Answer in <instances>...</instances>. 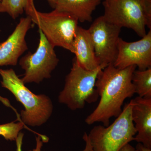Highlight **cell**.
I'll return each mask as SVG.
<instances>
[{
	"label": "cell",
	"mask_w": 151,
	"mask_h": 151,
	"mask_svg": "<svg viewBox=\"0 0 151 151\" xmlns=\"http://www.w3.org/2000/svg\"><path fill=\"white\" fill-rule=\"evenodd\" d=\"M136 68L134 65L119 69L111 64L100 71L95 85L100 102L85 119L86 124L100 122L104 127H108L112 117L116 118L120 115L124 101L135 94L132 78Z\"/></svg>",
	"instance_id": "cell-1"
},
{
	"label": "cell",
	"mask_w": 151,
	"mask_h": 151,
	"mask_svg": "<svg viewBox=\"0 0 151 151\" xmlns=\"http://www.w3.org/2000/svg\"><path fill=\"white\" fill-rule=\"evenodd\" d=\"M1 86L12 92L24 109L21 111L22 122L26 125L36 127L46 123L51 116L53 105L50 98L45 94H36L32 92L12 68H0Z\"/></svg>",
	"instance_id": "cell-2"
},
{
	"label": "cell",
	"mask_w": 151,
	"mask_h": 151,
	"mask_svg": "<svg viewBox=\"0 0 151 151\" xmlns=\"http://www.w3.org/2000/svg\"><path fill=\"white\" fill-rule=\"evenodd\" d=\"M24 12L37 26L53 47H59L73 52V42L78 21L68 13L53 10L42 12L36 9L34 0H30Z\"/></svg>",
	"instance_id": "cell-3"
},
{
	"label": "cell",
	"mask_w": 151,
	"mask_h": 151,
	"mask_svg": "<svg viewBox=\"0 0 151 151\" xmlns=\"http://www.w3.org/2000/svg\"><path fill=\"white\" fill-rule=\"evenodd\" d=\"M106 66L100 65L94 70H86L74 58L70 72L65 77L64 88L58 96L59 103L75 111L84 108L86 103L97 101L99 95L95 83L98 74Z\"/></svg>",
	"instance_id": "cell-4"
},
{
	"label": "cell",
	"mask_w": 151,
	"mask_h": 151,
	"mask_svg": "<svg viewBox=\"0 0 151 151\" xmlns=\"http://www.w3.org/2000/svg\"><path fill=\"white\" fill-rule=\"evenodd\" d=\"M132 102L125 105L122 113L111 125H98L90 131L88 138L92 151H120L134 141L137 134L132 116Z\"/></svg>",
	"instance_id": "cell-5"
},
{
	"label": "cell",
	"mask_w": 151,
	"mask_h": 151,
	"mask_svg": "<svg viewBox=\"0 0 151 151\" xmlns=\"http://www.w3.org/2000/svg\"><path fill=\"white\" fill-rule=\"evenodd\" d=\"M105 18L120 27L131 29L142 37L151 28V0H104Z\"/></svg>",
	"instance_id": "cell-6"
},
{
	"label": "cell",
	"mask_w": 151,
	"mask_h": 151,
	"mask_svg": "<svg viewBox=\"0 0 151 151\" xmlns=\"http://www.w3.org/2000/svg\"><path fill=\"white\" fill-rule=\"evenodd\" d=\"M39 43L35 52H29L19 61V64L25 73L22 81L25 84H40L44 79L50 78L51 73L58 65L54 47L49 43L40 29Z\"/></svg>",
	"instance_id": "cell-7"
},
{
	"label": "cell",
	"mask_w": 151,
	"mask_h": 151,
	"mask_svg": "<svg viewBox=\"0 0 151 151\" xmlns=\"http://www.w3.org/2000/svg\"><path fill=\"white\" fill-rule=\"evenodd\" d=\"M121 29L103 15L95 19L88 29L100 65L107 66L115 62Z\"/></svg>",
	"instance_id": "cell-8"
},
{
	"label": "cell",
	"mask_w": 151,
	"mask_h": 151,
	"mask_svg": "<svg viewBox=\"0 0 151 151\" xmlns=\"http://www.w3.org/2000/svg\"><path fill=\"white\" fill-rule=\"evenodd\" d=\"M113 65L119 69L134 65L139 70L151 67V29L137 41L128 42L120 38L118 54Z\"/></svg>",
	"instance_id": "cell-9"
},
{
	"label": "cell",
	"mask_w": 151,
	"mask_h": 151,
	"mask_svg": "<svg viewBox=\"0 0 151 151\" xmlns=\"http://www.w3.org/2000/svg\"><path fill=\"white\" fill-rule=\"evenodd\" d=\"M32 25L29 16L21 18L13 32L0 42V66L17 65L19 58L28 49L26 36Z\"/></svg>",
	"instance_id": "cell-10"
},
{
	"label": "cell",
	"mask_w": 151,
	"mask_h": 151,
	"mask_svg": "<svg viewBox=\"0 0 151 151\" xmlns=\"http://www.w3.org/2000/svg\"><path fill=\"white\" fill-rule=\"evenodd\" d=\"M131 101L132 121L137 131L134 141L151 148V98L138 96Z\"/></svg>",
	"instance_id": "cell-11"
},
{
	"label": "cell",
	"mask_w": 151,
	"mask_h": 151,
	"mask_svg": "<svg viewBox=\"0 0 151 151\" xmlns=\"http://www.w3.org/2000/svg\"><path fill=\"white\" fill-rule=\"evenodd\" d=\"M75 59L81 67L93 70L100 66L88 29L78 26L73 42Z\"/></svg>",
	"instance_id": "cell-12"
},
{
	"label": "cell",
	"mask_w": 151,
	"mask_h": 151,
	"mask_svg": "<svg viewBox=\"0 0 151 151\" xmlns=\"http://www.w3.org/2000/svg\"><path fill=\"white\" fill-rule=\"evenodd\" d=\"M102 0H58L55 9L73 15L78 22L92 21L93 12Z\"/></svg>",
	"instance_id": "cell-13"
},
{
	"label": "cell",
	"mask_w": 151,
	"mask_h": 151,
	"mask_svg": "<svg viewBox=\"0 0 151 151\" xmlns=\"http://www.w3.org/2000/svg\"><path fill=\"white\" fill-rule=\"evenodd\" d=\"M132 81L135 93L139 97L151 98V67L144 70H135Z\"/></svg>",
	"instance_id": "cell-14"
},
{
	"label": "cell",
	"mask_w": 151,
	"mask_h": 151,
	"mask_svg": "<svg viewBox=\"0 0 151 151\" xmlns=\"http://www.w3.org/2000/svg\"><path fill=\"white\" fill-rule=\"evenodd\" d=\"M30 0H2L0 13L8 14L13 19L22 14Z\"/></svg>",
	"instance_id": "cell-15"
},
{
	"label": "cell",
	"mask_w": 151,
	"mask_h": 151,
	"mask_svg": "<svg viewBox=\"0 0 151 151\" xmlns=\"http://www.w3.org/2000/svg\"><path fill=\"white\" fill-rule=\"evenodd\" d=\"M32 131L22 122L15 123L14 122L0 125V135L7 140L15 141L19 133L24 127Z\"/></svg>",
	"instance_id": "cell-16"
},
{
	"label": "cell",
	"mask_w": 151,
	"mask_h": 151,
	"mask_svg": "<svg viewBox=\"0 0 151 151\" xmlns=\"http://www.w3.org/2000/svg\"><path fill=\"white\" fill-rule=\"evenodd\" d=\"M83 139L85 141L86 145H85V148L82 151H92V147L88 139V136L86 133L84 134ZM36 146L35 148L33 149L32 150L29 151H41L43 142L40 136H38L36 138Z\"/></svg>",
	"instance_id": "cell-17"
},
{
	"label": "cell",
	"mask_w": 151,
	"mask_h": 151,
	"mask_svg": "<svg viewBox=\"0 0 151 151\" xmlns=\"http://www.w3.org/2000/svg\"><path fill=\"white\" fill-rule=\"evenodd\" d=\"M0 101H1V103H2L4 105L6 106V107L12 108V109L15 112V113H16L17 117V120H18L19 121V122H22L21 119L19 114V113L17 112V110L15 109V108H14V107L11 105V103H10L8 99L0 96Z\"/></svg>",
	"instance_id": "cell-18"
},
{
	"label": "cell",
	"mask_w": 151,
	"mask_h": 151,
	"mask_svg": "<svg viewBox=\"0 0 151 151\" xmlns=\"http://www.w3.org/2000/svg\"><path fill=\"white\" fill-rule=\"evenodd\" d=\"M23 133L20 132L18 137H17L16 142L17 150L16 151H22V145L23 139Z\"/></svg>",
	"instance_id": "cell-19"
},
{
	"label": "cell",
	"mask_w": 151,
	"mask_h": 151,
	"mask_svg": "<svg viewBox=\"0 0 151 151\" xmlns=\"http://www.w3.org/2000/svg\"><path fill=\"white\" fill-rule=\"evenodd\" d=\"M134 151H151V148L146 147L142 143H138L135 148Z\"/></svg>",
	"instance_id": "cell-20"
},
{
	"label": "cell",
	"mask_w": 151,
	"mask_h": 151,
	"mask_svg": "<svg viewBox=\"0 0 151 151\" xmlns=\"http://www.w3.org/2000/svg\"><path fill=\"white\" fill-rule=\"evenodd\" d=\"M135 148L129 143L123 147L120 151H134Z\"/></svg>",
	"instance_id": "cell-21"
},
{
	"label": "cell",
	"mask_w": 151,
	"mask_h": 151,
	"mask_svg": "<svg viewBox=\"0 0 151 151\" xmlns=\"http://www.w3.org/2000/svg\"><path fill=\"white\" fill-rule=\"evenodd\" d=\"M46 1L48 2V4H49L50 6L52 9H54L58 0H46Z\"/></svg>",
	"instance_id": "cell-22"
},
{
	"label": "cell",
	"mask_w": 151,
	"mask_h": 151,
	"mask_svg": "<svg viewBox=\"0 0 151 151\" xmlns=\"http://www.w3.org/2000/svg\"><path fill=\"white\" fill-rule=\"evenodd\" d=\"M2 0H0V3H1V1Z\"/></svg>",
	"instance_id": "cell-23"
},
{
	"label": "cell",
	"mask_w": 151,
	"mask_h": 151,
	"mask_svg": "<svg viewBox=\"0 0 151 151\" xmlns=\"http://www.w3.org/2000/svg\"><path fill=\"white\" fill-rule=\"evenodd\" d=\"M0 31H1V30H0Z\"/></svg>",
	"instance_id": "cell-24"
}]
</instances>
